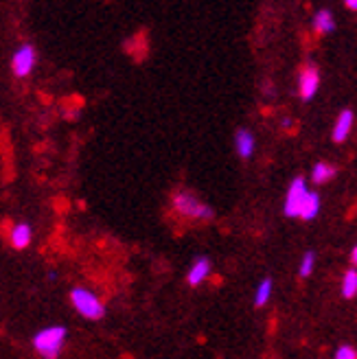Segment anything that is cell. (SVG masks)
I'll use <instances>...</instances> for the list:
<instances>
[{"label": "cell", "instance_id": "6da1fadb", "mask_svg": "<svg viewBox=\"0 0 357 359\" xmlns=\"http://www.w3.org/2000/svg\"><path fill=\"white\" fill-rule=\"evenodd\" d=\"M66 339H68L66 327L53 325V327H44L35 333L31 344H33V351L38 353L42 359H58L66 346Z\"/></svg>", "mask_w": 357, "mask_h": 359}, {"label": "cell", "instance_id": "7a4b0ae2", "mask_svg": "<svg viewBox=\"0 0 357 359\" xmlns=\"http://www.w3.org/2000/svg\"><path fill=\"white\" fill-rule=\"evenodd\" d=\"M171 206L180 217H187V219L210 222L215 217V212H213V208L206 202H202L198 195H193L191 191H184V189L175 191L171 195Z\"/></svg>", "mask_w": 357, "mask_h": 359}, {"label": "cell", "instance_id": "3957f363", "mask_svg": "<svg viewBox=\"0 0 357 359\" xmlns=\"http://www.w3.org/2000/svg\"><path fill=\"white\" fill-rule=\"evenodd\" d=\"M70 304H73V309L86 320L97 322L105 316L103 300L95 292L86 290V287H75V290L70 292Z\"/></svg>", "mask_w": 357, "mask_h": 359}, {"label": "cell", "instance_id": "277c9868", "mask_svg": "<svg viewBox=\"0 0 357 359\" xmlns=\"http://www.w3.org/2000/svg\"><path fill=\"white\" fill-rule=\"evenodd\" d=\"M35 64H38V50H35L33 44H22L11 55V73L18 79H25L33 73Z\"/></svg>", "mask_w": 357, "mask_h": 359}, {"label": "cell", "instance_id": "5b68a950", "mask_svg": "<svg viewBox=\"0 0 357 359\" xmlns=\"http://www.w3.org/2000/svg\"><path fill=\"white\" fill-rule=\"evenodd\" d=\"M307 195H309V189H307L305 177H296L288 191V197H285V215H288V217H300V208L305 204Z\"/></svg>", "mask_w": 357, "mask_h": 359}, {"label": "cell", "instance_id": "8992f818", "mask_svg": "<svg viewBox=\"0 0 357 359\" xmlns=\"http://www.w3.org/2000/svg\"><path fill=\"white\" fill-rule=\"evenodd\" d=\"M320 88V70L316 64H305L298 73V95L302 101H311Z\"/></svg>", "mask_w": 357, "mask_h": 359}, {"label": "cell", "instance_id": "52a82bcc", "mask_svg": "<svg viewBox=\"0 0 357 359\" xmlns=\"http://www.w3.org/2000/svg\"><path fill=\"white\" fill-rule=\"evenodd\" d=\"M9 245L13 250H27L33 241V228L27 224V222H15L11 228H9Z\"/></svg>", "mask_w": 357, "mask_h": 359}, {"label": "cell", "instance_id": "ba28073f", "mask_svg": "<svg viewBox=\"0 0 357 359\" xmlns=\"http://www.w3.org/2000/svg\"><path fill=\"white\" fill-rule=\"evenodd\" d=\"M210 272H213L210 261H208L206 257H198V259L193 261L191 269L187 272V283H189L191 287H200V285L210 276Z\"/></svg>", "mask_w": 357, "mask_h": 359}, {"label": "cell", "instance_id": "9c48e42d", "mask_svg": "<svg viewBox=\"0 0 357 359\" xmlns=\"http://www.w3.org/2000/svg\"><path fill=\"white\" fill-rule=\"evenodd\" d=\"M353 123H355V114L351 110H342L333 125V142H344L353 130Z\"/></svg>", "mask_w": 357, "mask_h": 359}, {"label": "cell", "instance_id": "30bf717a", "mask_svg": "<svg viewBox=\"0 0 357 359\" xmlns=\"http://www.w3.org/2000/svg\"><path fill=\"white\" fill-rule=\"evenodd\" d=\"M255 145H257V140H255V134L252 132H248V130H237L235 134V149H237V156L248 160L250 156L255 154Z\"/></svg>", "mask_w": 357, "mask_h": 359}, {"label": "cell", "instance_id": "8fae6325", "mask_svg": "<svg viewBox=\"0 0 357 359\" xmlns=\"http://www.w3.org/2000/svg\"><path fill=\"white\" fill-rule=\"evenodd\" d=\"M314 31L316 35H329L335 31V18L329 9H320L314 15Z\"/></svg>", "mask_w": 357, "mask_h": 359}, {"label": "cell", "instance_id": "7c38bea8", "mask_svg": "<svg viewBox=\"0 0 357 359\" xmlns=\"http://www.w3.org/2000/svg\"><path fill=\"white\" fill-rule=\"evenodd\" d=\"M337 175V167L331 163H316L311 169V180L316 184H327Z\"/></svg>", "mask_w": 357, "mask_h": 359}, {"label": "cell", "instance_id": "4fadbf2b", "mask_svg": "<svg viewBox=\"0 0 357 359\" xmlns=\"http://www.w3.org/2000/svg\"><path fill=\"white\" fill-rule=\"evenodd\" d=\"M318 212H320V197H318V193L309 191L305 204H302V208H300V219L311 222L318 217Z\"/></svg>", "mask_w": 357, "mask_h": 359}, {"label": "cell", "instance_id": "5bb4252c", "mask_svg": "<svg viewBox=\"0 0 357 359\" xmlns=\"http://www.w3.org/2000/svg\"><path fill=\"white\" fill-rule=\"evenodd\" d=\"M340 292H342V296L346 300H351V298L357 296V269L355 267H351V269H346V272H344Z\"/></svg>", "mask_w": 357, "mask_h": 359}, {"label": "cell", "instance_id": "9a60e30c", "mask_svg": "<svg viewBox=\"0 0 357 359\" xmlns=\"http://www.w3.org/2000/svg\"><path fill=\"white\" fill-rule=\"evenodd\" d=\"M272 287H274L272 278H263L259 283L257 292H255V304H257V307H263V304H267V300H270V296H272Z\"/></svg>", "mask_w": 357, "mask_h": 359}, {"label": "cell", "instance_id": "2e32d148", "mask_svg": "<svg viewBox=\"0 0 357 359\" xmlns=\"http://www.w3.org/2000/svg\"><path fill=\"white\" fill-rule=\"evenodd\" d=\"M314 267H316V255H314V252H305V257H302V261H300V267H298L300 278L311 276Z\"/></svg>", "mask_w": 357, "mask_h": 359}, {"label": "cell", "instance_id": "e0dca14e", "mask_svg": "<svg viewBox=\"0 0 357 359\" xmlns=\"http://www.w3.org/2000/svg\"><path fill=\"white\" fill-rule=\"evenodd\" d=\"M333 359H357V348H353L351 344H342L340 348L335 351Z\"/></svg>", "mask_w": 357, "mask_h": 359}, {"label": "cell", "instance_id": "ac0fdd59", "mask_svg": "<svg viewBox=\"0 0 357 359\" xmlns=\"http://www.w3.org/2000/svg\"><path fill=\"white\" fill-rule=\"evenodd\" d=\"M344 7H346V9H351V11H357V0H346Z\"/></svg>", "mask_w": 357, "mask_h": 359}, {"label": "cell", "instance_id": "d6986e66", "mask_svg": "<svg viewBox=\"0 0 357 359\" xmlns=\"http://www.w3.org/2000/svg\"><path fill=\"white\" fill-rule=\"evenodd\" d=\"M351 263H353V267L357 269V245L353 248V252H351Z\"/></svg>", "mask_w": 357, "mask_h": 359}, {"label": "cell", "instance_id": "ffe728a7", "mask_svg": "<svg viewBox=\"0 0 357 359\" xmlns=\"http://www.w3.org/2000/svg\"><path fill=\"white\" fill-rule=\"evenodd\" d=\"M283 128H292V118H285L283 121Z\"/></svg>", "mask_w": 357, "mask_h": 359}]
</instances>
